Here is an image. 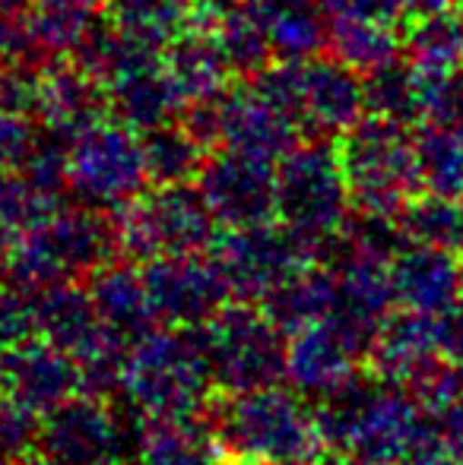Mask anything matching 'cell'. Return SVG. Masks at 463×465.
Segmentation results:
<instances>
[{
  "mask_svg": "<svg viewBox=\"0 0 463 465\" xmlns=\"http://www.w3.org/2000/svg\"><path fill=\"white\" fill-rule=\"evenodd\" d=\"M216 241V219L191 184H156L121 209L117 244L134 260L204 253Z\"/></svg>",
  "mask_w": 463,
  "mask_h": 465,
  "instance_id": "30bf717a",
  "label": "cell"
},
{
  "mask_svg": "<svg viewBox=\"0 0 463 465\" xmlns=\"http://www.w3.org/2000/svg\"><path fill=\"white\" fill-rule=\"evenodd\" d=\"M64 206L61 193L32 184L23 172H0V241L10 244L32 225L45 222Z\"/></svg>",
  "mask_w": 463,
  "mask_h": 465,
  "instance_id": "d6a6232c",
  "label": "cell"
},
{
  "mask_svg": "<svg viewBox=\"0 0 463 465\" xmlns=\"http://www.w3.org/2000/svg\"><path fill=\"white\" fill-rule=\"evenodd\" d=\"M327 48L334 51V57H340L343 64H349L352 70L365 76L384 64L397 61L403 38L397 35V25L384 23H330Z\"/></svg>",
  "mask_w": 463,
  "mask_h": 465,
  "instance_id": "1f68e13d",
  "label": "cell"
},
{
  "mask_svg": "<svg viewBox=\"0 0 463 465\" xmlns=\"http://www.w3.org/2000/svg\"><path fill=\"white\" fill-rule=\"evenodd\" d=\"M108 95L80 64H51L38 76L35 121L57 143H70L108 114Z\"/></svg>",
  "mask_w": 463,
  "mask_h": 465,
  "instance_id": "ac0fdd59",
  "label": "cell"
},
{
  "mask_svg": "<svg viewBox=\"0 0 463 465\" xmlns=\"http://www.w3.org/2000/svg\"><path fill=\"white\" fill-rule=\"evenodd\" d=\"M438 355V313H419L400 307V311H394L384 320L375 351H371V361H375V371L381 377L403 386L416 371H422Z\"/></svg>",
  "mask_w": 463,
  "mask_h": 465,
  "instance_id": "d4e9b609",
  "label": "cell"
},
{
  "mask_svg": "<svg viewBox=\"0 0 463 465\" xmlns=\"http://www.w3.org/2000/svg\"><path fill=\"white\" fill-rule=\"evenodd\" d=\"M400 4L409 19H419V16L441 13V10H451V6H458V0H400Z\"/></svg>",
  "mask_w": 463,
  "mask_h": 465,
  "instance_id": "60d3db41",
  "label": "cell"
},
{
  "mask_svg": "<svg viewBox=\"0 0 463 465\" xmlns=\"http://www.w3.org/2000/svg\"><path fill=\"white\" fill-rule=\"evenodd\" d=\"M6 253H10V244L0 241V285L6 282Z\"/></svg>",
  "mask_w": 463,
  "mask_h": 465,
  "instance_id": "7bdbcfd3",
  "label": "cell"
},
{
  "mask_svg": "<svg viewBox=\"0 0 463 465\" xmlns=\"http://www.w3.org/2000/svg\"><path fill=\"white\" fill-rule=\"evenodd\" d=\"M23 0H0V10H19Z\"/></svg>",
  "mask_w": 463,
  "mask_h": 465,
  "instance_id": "bcb514c9",
  "label": "cell"
},
{
  "mask_svg": "<svg viewBox=\"0 0 463 465\" xmlns=\"http://www.w3.org/2000/svg\"><path fill=\"white\" fill-rule=\"evenodd\" d=\"M273 61H308L330 42V19L321 0H251Z\"/></svg>",
  "mask_w": 463,
  "mask_h": 465,
  "instance_id": "cb8c5ba5",
  "label": "cell"
},
{
  "mask_svg": "<svg viewBox=\"0 0 463 465\" xmlns=\"http://www.w3.org/2000/svg\"><path fill=\"white\" fill-rule=\"evenodd\" d=\"M166 67L187 104L219 98L229 89V76L235 74L213 32L204 25H194L185 38H178L166 51Z\"/></svg>",
  "mask_w": 463,
  "mask_h": 465,
  "instance_id": "484cf974",
  "label": "cell"
},
{
  "mask_svg": "<svg viewBox=\"0 0 463 465\" xmlns=\"http://www.w3.org/2000/svg\"><path fill=\"white\" fill-rule=\"evenodd\" d=\"M45 61L29 10H0V67H38Z\"/></svg>",
  "mask_w": 463,
  "mask_h": 465,
  "instance_id": "74e56055",
  "label": "cell"
},
{
  "mask_svg": "<svg viewBox=\"0 0 463 465\" xmlns=\"http://www.w3.org/2000/svg\"><path fill=\"white\" fill-rule=\"evenodd\" d=\"M356 213L394 215L419 190L416 136L407 124L365 114L337 143Z\"/></svg>",
  "mask_w": 463,
  "mask_h": 465,
  "instance_id": "52a82bcc",
  "label": "cell"
},
{
  "mask_svg": "<svg viewBox=\"0 0 463 465\" xmlns=\"http://www.w3.org/2000/svg\"><path fill=\"white\" fill-rule=\"evenodd\" d=\"M397 222L409 244L463 253V196L419 190L397 213Z\"/></svg>",
  "mask_w": 463,
  "mask_h": 465,
  "instance_id": "83f0119b",
  "label": "cell"
},
{
  "mask_svg": "<svg viewBox=\"0 0 463 465\" xmlns=\"http://www.w3.org/2000/svg\"><path fill=\"white\" fill-rule=\"evenodd\" d=\"M419 190L463 196V136L451 124H426L416 136Z\"/></svg>",
  "mask_w": 463,
  "mask_h": 465,
  "instance_id": "4dcf8cb0",
  "label": "cell"
},
{
  "mask_svg": "<svg viewBox=\"0 0 463 465\" xmlns=\"http://www.w3.org/2000/svg\"><path fill=\"white\" fill-rule=\"evenodd\" d=\"M213 373L197 330L159 326L124 358L117 390L140 418L194 415L206 405Z\"/></svg>",
  "mask_w": 463,
  "mask_h": 465,
  "instance_id": "277c9868",
  "label": "cell"
},
{
  "mask_svg": "<svg viewBox=\"0 0 463 465\" xmlns=\"http://www.w3.org/2000/svg\"><path fill=\"white\" fill-rule=\"evenodd\" d=\"M187 127L206 143H219L223 149H235V153L260 155V159H283L292 146L298 143V121L273 102L257 83L251 86H235L226 89L213 102L194 104Z\"/></svg>",
  "mask_w": 463,
  "mask_h": 465,
  "instance_id": "8fae6325",
  "label": "cell"
},
{
  "mask_svg": "<svg viewBox=\"0 0 463 465\" xmlns=\"http://www.w3.org/2000/svg\"><path fill=\"white\" fill-rule=\"evenodd\" d=\"M197 190L223 228L264 225L277 219V168L270 159L235 149L213 153L197 174Z\"/></svg>",
  "mask_w": 463,
  "mask_h": 465,
  "instance_id": "4fadbf2b",
  "label": "cell"
},
{
  "mask_svg": "<svg viewBox=\"0 0 463 465\" xmlns=\"http://www.w3.org/2000/svg\"><path fill=\"white\" fill-rule=\"evenodd\" d=\"M219 447L264 465H317L324 440L317 411L279 386L229 392L213 415Z\"/></svg>",
  "mask_w": 463,
  "mask_h": 465,
  "instance_id": "7a4b0ae2",
  "label": "cell"
},
{
  "mask_svg": "<svg viewBox=\"0 0 463 465\" xmlns=\"http://www.w3.org/2000/svg\"><path fill=\"white\" fill-rule=\"evenodd\" d=\"M117 225L99 209H57L10 241L6 282L25 292H48L55 285L89 279L112 263Z\"/></svg>",
  "mask_w": 463,
  "mask_h": 465,
  "instance_id": "3957f363",
  "label": "cell"
},
{
  "mask_svg": "<svg viewBox=\"0 0 463 465\" xmlns=\"http://www.w3.org/2000/svg\"><path fill=\"white\" fill-rule=\"evenodd\" d=\"M397 304L419 313H445L463 294L460 257L426 244H403L390 260Z\"/></svg>",
  "mask_w": 463,
  "mask_h": 465,
  "instance_id": "ffe728a7",
  "label": "cell"
},
{
  "mask_svg": "<svg viewBox=\"0 0 463 465\" xmlns=\"http://www.w3.org/2000/svg\"><path fill=\"white\" fill-rule=\"evenodd\" d=\"M143 279H146L159 326H172V330L204 326L223 311L226 298L232 294L219 266L204 253L149 260Z\"/></svg>",
  "mask_w": 463,
  "mask_h": 465,
  "instance_id": "9a60e30c",
  "label": "cell"
},
{
  "mask_svg": "<svg viewBox=\"0 0 463 465\" xmlns=\"http://www.w3.org/2000/svg\"><path fill=\"white\" fill-rule=\"evenodd\" d=\"M226 465H264V462H251V460H238V456H235V462H226Z\"/></svg>",
  "mask_w": 463,
  "mask_h": 465,
  "instance_id": "7dc6e473",
  "label": "cell"
},
{
  "mask_svg": "<svg viewBox=\"0 0 463 465\" xmlns=\"http://www.w3.org/2000/svg\"><path fill=\"white\" fill-rule=\"evenodd\" d=\"M0 390H4V349H0Z\"/></svg>",
  "mask_w": 463,
  "mask_h": 465,
  "instance_id": "c3c4849f",
  "label": "cell"
},
{
  "mask_svg": "<svg viewBox=\"0 0 463 465\" xmlns=\"http://www.w3.org/2000/svg\"><path fill=\"white\" fill-rule=\"evenodd\" d=\"M362 358L365 355L334 320H321V323L292 332L289 349H286V377L292 380L296 390L324 399L349 377H356Z\"/></svg>",
  "mask_w": 463,
  "mask_h": 465,
  "instance_id": "d6986e66",
  "label": "cell"
},
{
  "mask_svg": "<svg viewBox=\"0 0 463 465\" xmlns=\"http://www.w3.org/2000/svg\"><path fill=\"white\" fill-rule=\"evenodd\" d=\"M422 409L407 386L368 373L349 377L321 399L317 421L327 447L365 465H400L422 428Z\"/></svg>",
  "mask_w": 463,
  "mask_h": 465,
  "instance_id": "6da1fadb",
  "label": "cell"
},
{
  "mask_svg": "<svg viewBox=\"0 0 463 465\" xmlns=\"http://www.w3.org/2000/svg\"><path fill=\"white\" fill-rule=\"evenodd\" d=\"M365 102H368V114L400 121L407 127L422 121L419 86H416L413 64L390 61L384 67L365 74Z\"/></svg>",
  "mask_w": 463,
  "mask_h": 465,
  "instance_id": "836d02e7",
  "label": "cell"
},
{
  "mask_svg": "<svg viewBox=\"0 0 463 465\" xmlns=\"http://www.w3.org/2000/svg\"><path fill=\"white\" fill-rule=\"evenodd\" d=\"M204 342L213 383L226 392L264 390L286 377V332L264 307L241 301L226 304L204 326H194Z\"/></svg>",
  "mask_w": 463,
  "mask_h": 465,
  "instance_id": "ba28073f",
  "label": "cell"
},
{
  "mask_svg": "<svg viewBox=\"0 0 463 465\" xmlns=\"http://www.w3.org/2000/svg\"><path fill=\"white\" fill-rule=\"evenodd\" d=\"M458 10H460V13H463V0H458Z\"/></svg>",
  "mask_w": 463,
  "mask_h": 465,
  "instance_id": "681fc988",
  "label": "cell"
},
{
  "mask_svg": "<svg viewBox=\"0 0 463 465\" xmlns=\"http://www.w3.org/2000/svg\"><path fill=\"white\" fill-rule=\"evenodd\" d=\"M83 390L80 364L42 332L4 351V392L35 415L45 418Z\"/></svg>",
  "mask_w": 463,
  "mask_h": 465,
  "instance_id": "2e32d148",
  "label": "cell"
},
{
  "mask_svg": "<svg viewBox=\"0 0 463 465\" xmlns=\"http://www.w3.org/2000/svg\"><path fill=\"white\" fill-rule=\"evenodd\" d=\"M102 23L136 48L166 54L197 25V0H102Z\"/></svg>",
  "mask_w": 463,
  "mask_h": 465,
  "instance_id": "7402d4cb",
  "label": "cell"
},
{
  "mask_svg": "<svg viewBox=\"0 0 463 465\" xmlns=\"http://www.w3.org/2000/svg\"><path fill=\"white\" fill-rule=\"evenodd\" d=\"M204 29L213 32L235 74L257 76L264 67H270L273 51L267 45L264 25H260L251 0H226Z\"/></svg>",
  "mask_w": 463,
  "mask_h": 465,
  "instance_id": "f1b7e54d",
  "label": "cell"
},
{
  "mask_svg": "<svg viewBox=\"0 0 463 465\" xmlns=\"http://www.w3.org/2000/svg\"><path fill=\"white\" fill-rule=\"evenodd\" d=\"M409 61L428 67H460L463 64V13L458 6L413 19L407 32Z\"/></svg>",
  "mask_w": 463,
  "mask_h": 465,
  "instance_id": "e575fe53",
  "label": "cell"
},
{
  "mask_svg": "<svg viewBox=\"0 0 463 465\" xmlns=\"http://www.w3.org/2000/svg\"><path fill=\"white\" fill-rule=\"evenodd\" d=\"M153 184H187L206 162V143L187 124H166L143 134Z\"/></svg>",
  "mask_w": 463,
  "mask_h": 465,
  "instance_id": "f546056e",
  "label": "cell"
},
{
  "mask_svg": "<svg viewBox=\"0 0 463 465\" xmlns=\"http://www.w3.org/2000/svg\"><path fill=\"white\" fill-rule=\"evenodd\" d=\"M38 447L67 465H124L130 460L127 430L96 392H76L51 409L38 428Z\"/></svg>",
  "mask_w": 463,
  "mask_h": 465,
  "instance_id": "5bb4252c",
  "label": "cell"
},
{
  "mask_svg": "<svg viewBox=\"0 0 463 465\" xmlns=\"http://www.w3.org/2000/svg\"><path fill=\"white\" fill-rule=\"evenodd\" d=\"M0 465H19V456H13L4 443H0Z\"/></svg>",
  "mask_w": 463,
  "mask_h": 465,
  "instance_id": "f6af8a7d",
  "label": "cell"
},
{
  "mask_svg": "<svg viewBox=\"0 0 463 465\" xmlns=\"http://www.w3.org/2000/svg\"><path fill=\"white\" fill-rule=\"evenodd\" d=\"M352 193L340 149L324 136L296 143L277 165V219L298 241L321 251L349 222Z\"/></svg>",
  "mask_w": 463,
  "mask_h": 465,
  "instance_id": "5b68a950",
  "label": "cell"
},
{
  "mask_svg": "<svg viewBox=\"0 0 463 465\" xmlns=\"http://www.w3.org/2000/svg\"><path fill=\"white\" fill-rule=\"evenodd\" d=\"M89 298H93L99 317L130 349L149 332L159 330V317H156L146 279L134 266H102L96 276H89Z\"/></svg>",
  "mask_w": 463,
  "mask_h": 465,
  "instance_id": "603a6c76",
  "label": "cell"
},
{
  "mask_svg": "<svg viewBox=\"0 0 463 465\" xmlns=\"http://www.w3.org/2000/svg\"><path fill=\"white\" fill-rule=\"evenodd\" d=\"M260 307L283 332H298L311 323H321L337 307V272L330 266L308 263L292 279H286Z\"/></svg>",
  "mask_w": 463,
  "mask_h": 465,
  "instance_id": "4316f807",
  "label": "cell"
},
{
  "mask_svg": "<svg viewBox=\"0 0 463 465\" xmlns=\"http://www.w3.org/2000/svg\"><path fill=\"white\" fill-rule=\"evenodd\" d=\"M330 23H384L397 25L403 13L400 0H321Z\"/></svg>",
  "mask_w": 463,
  "mask_h": 465,
  "instance_id": "ab89813d",
  "label": "cell"
},
{
  "mask_svg": "<svg viewBox=\"0 0 463 465\" xmlns=\"http://www.w3.org/2000/svg\"><path fill=\"white\" fill-rule=\"evenodd\" d=\"M219 437L213 421L194 415L143 418L134 430L130 462L134 465H213Z\"/></svg>",
  "mask_w": 463,
  "mask_h": 465,
  "instance_id": "44dd1931",
  "label": "cell"
},
{
  "mask_svg": "<svg viewBox=\"0 0 463 465\" xmlns=\"http://www.w3.org/2000/svg\"><path fill=\"white\" fill-rule=\"evenodd\" d=\"M19 465H67V462L55 460V456H48V453L42 450V453H25L23 460H19Z\"/></svg>",
  "mask_w": 463,
  "mask_h": 465,
  "instance_id": "b9f144b4",
  "label": "cell"
},
{
  "mask_svg": "<svg viewBox=\"0 0 463 465\" xmlns=\"http://www.w3.org/2000/svg\"><path fill=\"white\" fill-rule=\"evenodd\" d=\"M102 89L108 95L112 114L140 134L172 124L187 104L181 89L175 86L166 61L156 51H143L140 57H134Z\"/></svg>",
  "mask_w": 463,
  "mask_h": 465,
  "instance_id": "e0dca14e",
  "label": "cell"
},
{
  "mask_svg": "<svg viewBox=\"0 0 463 465\" xmlns=\"http://www.w3.org/2000/svg\"><path fill=\"white\" fill-rule=\"evenodd\" d=\"M38 336V292L4 282L0 285V349L25 342Z\"/></svg>",
  "mask_w": 463,
  "mask_h": 465,
  "instance_id": "8d00e7d4",
  "label": "cell"
},
{
  "mask_svg": "<svg viewBox=\"0 0 463 465\" xmlns=\"http://www.w3.org/2000/svg\"><path fill=\"white\" fill-rule=\"evenodd\" d=\"M460 272H463V253H460Z\"/></svg>",
  "mask_w": 463,
  "mask_h": 465,
  "instance_id": "f907efd6",
  "label": "cell"
},
{
  "mask_svg": "<svg viewBox=\"0 0 463 465\" xmlns=\"http://www.w3.org/2000/svg\"><path fill=\"white\" fill-rule=\"evenodd\" d=\"M140 130L124 121H99L67 143V190L83 206L121 213L149 184Z\"/></svg>",
  "mask_w": 463,
  "mask_h": 465,
  "instance_id": "9c48e42d",
  "label": "cell"
},
{
  "mask_svg": "<svg viewBox=\"0 0 463 465\" xmlns=\"http://www.w3.org/2000/svg\"><path fill=\"white\" fill-rule=\"evenodd\" d=\"M29 19L45 57H74V51L86 38V32L96 25L93 10L57 4V0H38L35 10H29Z\"/></svg>",
  "mask_w": 463,
  "mask_h": 465,
  "instance_id": "d590c367",
  "label": "cell"
},
{
  "mask_svg": "<svg viewBox=\"0 0 463 465\" xmlns=\"http://www.w3.org/2000/svg\"><path fill=\"white\" fill-rule=\"evenodd\" d=\"M210 257L235 298L251 304L257 301L264 304L286 279L315 263V251L286 225H273V222L229 228V234L213 244Z\"/></svg>",
  "mask_w": 463,
  "mask_h": 465,
  "instance_id": "7c38bea8",
  "label": "cell"
},
{
  "mask_svg": "<svg viewBox=\"0 0 463 465\" xmlns=\"http://www.w3.org/2000/svg\"><path fill=\"white\" fill-rule=\"evenodd\" d=\"M260 89L279 102L298 127L315 136H337L356 127L368 114L365 76L340 57H308V61H273L254 76Z\"/></svg>",
  "mask_w": 463,
  "mask_h": 465,
  "instance_id": "8992f818",
  "label": "cell"
},
{
  "mask_svg": "<svg viewBox=\"0 0 463 465\" xmlns=\"http://www.w3.org/2000/svg\"><path fill=\"white\" fill-rule=\"evenodd\" d=\"M57 4H70V6H83V10H93V6H99L102 0H57Z\"/></svg>",
  "mask_w": 463,
  "mask_h": 465,
  "instance_id": "ee69618b",
  "label": "cell"
},
{
  "mask_svg": "<svg viewBox=\"0 0 463 465\" xmlns=\"http://www.w3.org/2000/svg\"><path fill=\"white\" fill-rule=\"evenodd\" d=\"M35 124L29 114H19L0 104V172H16L35 149Z\"/></svg>",
  "mask_w": 463,
  "mask_h": 465,
  "instance_id": "f35d334b",
  "label": "cell"
}]
</instances>
